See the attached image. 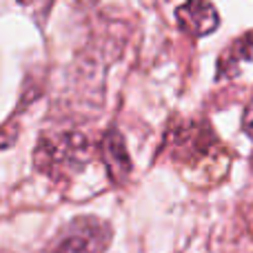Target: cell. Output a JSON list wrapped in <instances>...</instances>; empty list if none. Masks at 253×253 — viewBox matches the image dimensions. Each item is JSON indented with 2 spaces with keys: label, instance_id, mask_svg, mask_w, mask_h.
Listing matches in <instances>:
<instances>
[{
  "label": "cell",
  "instance_id": "obj_1",
  "mask_svg": "<svg viewBox=\"0 0 253 253\" xmlns=\"http://www.w3.org/2000/svg\"><path fill=\"white\" fill-rule=\"evenodd\" d=\"M91 158V140L80 131L44 135L38 144L34 160L42 171H69L83 169Z\"/></svg>",
  "mask_w": 253,
  "mask_h": 253
},
{
  "label": "cell",
  "instance_id": "obj_2",
  "mask_svg": "<svg viewBox=\"0 0 253 253\" xmlns=\"http://www.w3.org/2000/svg\"><path fill=\"white\" fill-rule=\"evenodd\" d=\"M167 153L173 156L175 162L180 165H196L200 167L202 162L211 160L218 156H227V149L222 147L215 133L205 123H187L178 125L175 131H169L167 135Z\"/></svg>",
  "mask_w": 253,
  "mask_h": 253
},
{
  "label": "cell",
  "instance_id": "obj_3",
  "mask_svg": "<svg viewBox=\"0 0 253 253\" xmlns=\"http://www.w3.org/2000/svg\"><path fill=\"white\" fill-rule=\"evenodd\" d=\"M109 245V227L96 218H76L60 231L49 253H100Z\"/></svg>",
  "mask_w": 253,
  "mask_h": 253
},
{
  "label": "cell",
  "instance_id": "obj_4",
  "mask_svg": "<svg viewBox=\"0 0 253 253\" xmlns=\"http://www.w3.org/2000/svg\"><path fill=\"white\" fill-rule=\"evenodd\" d=\"M175 22L184 34L205 38L220 27V13L209 0H187L175 9Z\"/></svg>",
  "mask_w": 253,
  "mask_h": 253
},
{
  "label": "cell",
  "instance_id": "obj_5",
  "mask_svg": "<svg viewBox=\"0 0 253 253\" xmlns=\"http://www.w3.org/2000/svg\"><path fill=\"white\" fill-rule=\"evenodd\" d=\"M100 151H102V158H105L109 178L118 184L125 182L126 175L131 173V162H129V156H126L123 138H120V133L116 129L105 133V138L100 142Z\"/></svg>",
  "mask_w": 253,
  "mask_h": 253
},
{
  "label": "cell",
  "instance_id": "obj_6",
  "mask_svg": "<svg viewBox=\"0 0 253 253\" xmlns=\"http://www.w3.org/2000/svg\"><path fill=\"white\" fill-rule=\"evenodd\" d=\"M253 58V34H245L238 38L227 51L220 56L218 62V78L224 76H236L240 71V65Z\"/></svg>",
  "mask_w": 253,
  "mask_h": 253
},
{
  "label": "cell",
  "instance_id": "obj_7",
  "mask_svg": "<svg viewBox=\"0 0 253 253\" xmlns=\"http://www.w3.org/2000/svg\"><path fill=\"white\" fill-rule=\"evenodd\" d=\"M242 129L253 138V100L249 102V107L245 109V118H242Z\"/></svg>",
  "mask_w": 253,
  "mask_h": 253
},
{
  "label": "cell",
  "instance_id": "obj_8",
  "mask_svg": "<svg viewBox=\"0 0 253 253\" xmlns=\"http://www.w3.org/2000/svg\"><path fill=\"white\" fill-rule=\"evenodd\" d=\"M20 4H29V2H34V0H18Z\"/></svg>",
  "mask_w": 253,
  "mask_h": 253
}]
</instances>
